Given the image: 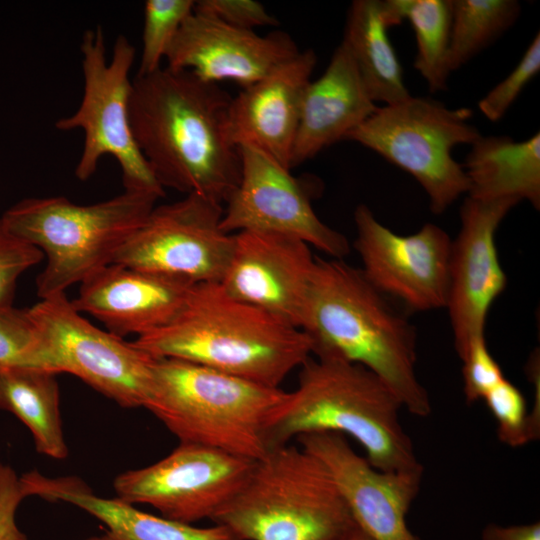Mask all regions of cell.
Segmentation results:
<instances>
[{
	"label": "cell",
	"mask_w": 540,
	"mask_h": 540,
	"mask_svg": "<svg viewBox=\"0 0 540 540\" xmlns=\"http://www.w3.org/2000/svg\"><path fill=\"white\" fill-rule=\"evenodd\" d=\"M463 362V390L466 401L474 403L505 377L491 355L485 337L474 341L461 358Z\"/></svg>",
	"instance_id": "33"
},
{
	"label": "cell",
	"mask_w": 540,
	"mask_h": 540,
	"mask_svg": "<svg viewBox=\"0 0 540 540\" xmlns=\"http://www.w3.org/2000/svg\"><path fill=\"white\" fill-rule=\"evenodd\" d=\"M56 375L39 368L0 367V409L12 413L29 429L38 453L61 460L69 450Z\"/></svg>",
	"instance_id": "25"
},
{
	"label": "cell",
	"mask_w": 540,
	"mask_h": 540,
	"mask_svg": "<svg viewBox=\"0 0 540 540\" xmlns=\"http://www.w3.org/2000/svg\"><path fill=\"white\" fill-rule=\"evenodd\" d=\"M282 31L259 35L195 12L184 21L166 56V66L217 83L233 80L243 88L261 80L299 54Z\"/></svg>",
	"instance_id": "18"
},
{
	"label": "cell",
	"mask_w": 540,
	"mask_h": 540,
	"mask_svg": "<svg viewBox=\"0 0 540 540\" xmlns=\"http://www.w3.org/2000/svg\"><path fill=\"white\" fill-rule=\"evenodd\" d=\"M288 392L176 358H155L144 408L180 443L253 461L266 452L264 432Z\"/></svg>",
	"instance_id": "5"
},
{
	"label": "cell",
	"mask_w": 540,
	"mask_h": 540,
	"mask_svg": "<svg viewBox=\"0 0 540 540\" xmlns=\"http://www.w3.org/2000/svg\"><path fill=\"white\" fill-rule=\"evenodd\" d=\"M539 71L540 34L537 33L511 73L479 100L481 113L491 122L501 120Z\"/></svg>",
	"instance_id": "31"
},
{
	"label": "cell",
	"mask_w": 540,
	"mask_h": 540,
	"mask_svg": "<svg viewBox=\"0 0 540 540\" xmlns=\"http://www.w3.org/2000/svg\"><path fill=\"white\" fill-rule=\"evenodd\" d=\"M316 63L312 49L300 51L232 98L228 128L237 147L253 146L291 169L302 100Z\"/></svg>",
	"instance_id": "20"
},
{
	"label": "cell",
	"mask_w": 540,
	"mask_h": 540,
	"mask_svg": "<svg viewBox=\"0 0 540 540\" xmlns=\"http://www.w3.org/2000/svg\"><path fill=\"white\" fill-rule=\"evenodd\" d=\"M519 202L514 198L479 200L467 196L461 206V227L451 245L445 306L460 359L474 341L484 337L491 305L506 288L495 235Z\"/></svg>",
	"instance_id": "15"
},
{
	"label": "cell",
	"mask_w": 540,
	"mask_h": 540,
	"mask_svg": "<svg viewBox=\"0 0 540 540\" xmlns=\"http://www.w3.org/2000/svg\"><path fill=\"white\" fill-rule=\"evenodd\" d=\"M376 109L351 55L341 42L324 73L310 81L304 92L291 168L345 140L347 134Z\"/></svg>",
	"instance_id": "21"
},
{
	"label": "cell",
	"mask_w": 540,
	"mask_h": 540,
	"mask_svg": "<svg viewBox=\"0 0 540 540\" xmlns=\"http://www.w3.org/2000/svg\"><path fill=\"white\" fill-rule=\"evenodd\" d=\"M354 222L361 271L379 292L417 312L445 308L452 245L445 230L426 223L416 233L399 235L364 204L356 207Z\"/></svg>",
	"instance_id": "13"
},
{
	"label": "cell",
	"mask_w": 540,
	"mask_h": 540,
	"mask_svg": "<svg viewBox=\"0 0 540 540\" xmlns=\"http://www.w3.org/2000/svg\"><path fill=\"white\" fill-rule=\"evenodd\" d=\"M25 498L15 470L0 464V540H28L16 522L17 509Z\"/></svg>",
	"instance_id": "35"
},
{
	"label": "cell",
	"mask_w": 540,
	"mask_h": 540,
	"mask_svg": "<svg viewBox=\"0 0 540 540\" xmlns=\"http://www.w3.org/2000/svg\"><path fill=\"white\" fill-rule=\"evenodd\" d=\"M300 329L315 357L359 364L379 377L409 413H431L416 373L415 328L361 269L342 259L316 257Z\"/></svg>",
	"instance_id": "2"
},
{
	"label": "cell",
	"mask_w": 540,
	"mask_h": 540,
	"mask_svg": "<svg viewBox=\"0 0 540 540\" xmlns=\"http://www.w3.org/2000/svg\"><path fill=\"white\" fill-rule=\"evenodd\" d=\"M193 0H147L144 4L142 51L136 75L159 68L184 21L194 9Z\"/></svg>",
	"instance_id": "28"
},
{
	"label": "cell",
	"mask_w": 540,
	"mask_h": 540,
	"mask_svg": "<svg viewBox=\"0 0 540 540\" xmlns=\"http://www.w3.org/2000/svg\"><path fill=\"white\" fill-rule=\"evenodd\" d=\"M391 28L382 0H354L347 12L342 43L373 102L384 105L410 96L388 37Z\"/></svg>",
	"instance_id": "24"
},
{
	"label": "cell",
	"mask_w": 540,
	"mask_h": 540,
	"mask_svg": "<svg viewBox=\"0 0 540 540\" xmlns=\"http://www.w3.org/2000/svg\"><path fill=\"white\" fill-rule=\"evenodd\" d=\"M232 97L217 83L167 66L135 75L129 120L135 142L165 190L224 205L241 176L229 134Z\"/></svg>",
	"instance_id": "1"
},
{
	"label": "cell",
	"mask_w": 540,
	"mask_h": 540,
	"mask_svg": "<svg viewBox=\"0 0 540 540\" xmlns=\"http://www.w3.org/2000/svg\"><path fill=\"white\" fill-rule=\"evenodd\" d=\"M80 52L83 74L80 105L72 115L55 123L58 130L80 129L84 134L75 176L81 181L88 180L99 161L110 155L120 166L124 190L163 197L165 190L141 154L130 126V71L135 47L126 36L119 35L107 60L103 28L98 25L84 32Z\"/></svg>",
	"instance_id": "9"
},
{
	"label": "cell",
	"mask_w": 540,
	"mask_h": 540,
	"mask_svg": "<svg viewBox=\"0 0 540 540\" xmlns=\"http://www.w3.org/2000/svg\"><path fill=\"white\" fill-rule=\"evenodd\" d=\"M194 284L181 277L111 263L80 283L71 303L114 335L137 338L170 323Z\"/></svg>",
	"instance_id": "19"
},
{
	"label": "cell",
	"mask_w": 540,
	"mask_h": 540,
	"mask_svg": "<svg viewBox=\"0 0 540 540\" xmlns=\"http://www.w3.org/2000/svg\"><path fill=\"white\" fill-rule=\"evenodd\" d=\"M482 540H540V524L488 525L482 532Z\"/></svg>",
	"instance_id": "36"
},
{
	"label": "cell",
	"mask_w": 540,
	"mask_h": 540,
	"mask_svg": "<svg viewBox=\"0 0 540 540\" xmlns=\"http://www.w3.org/2000/svg\"><path fill=\"white\" fill-rule=\"evenodd\" d=\"M238 148L241 176L223 207L224 232L287 235L334 259H342L349 253L346 237L320 220L305 188L289 169L253 146Z\"/></svg>",
	"instance_id": "14"
},
{
	"label": "cell",
	"mask_w": 540,
	"mask_h": 540,
	"mask_svg": "<svg viewBox=\"0 0 540 540\" xmlns=\"http://www.w3.org/2000/svg\"><path fill=\"white\" fill-rule=\"evenodd\" d=\"M159 199L127 190L89 205L62 196L26 198L7 209L0 223L45 255L46 265L36 279L37 295L43 299L65 293L113 263Z\"/></svg>",
	"instance_id": "6"
},
{
	"label": "cell",
	"mask_w": 540,
	"mask_h": 540,
	"mask_svg": "<svg viewBox=\"0 0 540 540\" xmlns=\"http://www.w3.org/2000/svg\"><path fill=\"white\" fill-rule=\"evenodd\" d=\"M223 205L198 194L155 205L113 263L197 283H220L234 235L221 228Z\"/></svg>",
	"instance_id": "12"
},
{
	"label": "cell",
	"mask_w": 540,
	"mask_h": 540,
	"mask_svg": "<svg viewBox=\"0 0 540 540\" xmlns=\"http://www.w3.org/2000/svg\"><path fill=\"white\" fill-rule=\"evenodd\" d=\"M43 257L39 249L15 238L0 223V305L13 304L17 280Z\"/></svg>",
	"instance_id": "32"
},
{
	"label": "cell",
	"mask_w": 540,
	"mask_h": 540,
	"mask_svg": "<svg viewBox=\"0 0 540 540\" xmlns=\"http://www.w3.org/2000/svg\"><path fill=\"white\" fill-rule=\"evenodd\" d=\"M449 69H460L518 20L517 0H451Z\"/></svg>",
	"instance_id": "27"
},
{
	"label": "cell",
	"mask_w": 540,
	"mask_h": 540,
	"mask_svg": "<svg viewBox=\"0 0 540 540\" xmlns=\"http://www.w3.org/2000/svg\"><path fill=\"white\" fill-rule=\"evenodd\" d=\"M483 400L497 423L502 442L518 447L538 437L539 427L528 415L522 392L506 378L489 390Z\"/></svg>",
	"instance_id": "29"
},
{
	"label": "cell",
	"mask_w": 540,
	"mask_h": 540,
	"mask_svg": "<svg viewBox=\"0 0 540 540\" xmlns=\"http://www.w3.org/2000/svg\"><path fill=\"white\" fill-rule=\"evenodd\" d=\"M85 540H115L109 533L88 537Z\"/></svg>",
	"instance_id": "38"
},
{
	"label": "cell",
	"mask_w": 540,
	"mask_h": 540,
	"mask_svg": "<svg viewBox=\"0 0 540 540\" xmlns=\"http://www.w3.org/2000/svg\"><path fill=\"white\" fill-rule=\"evenodd\" d=\"M297 441L326 467L354 523L372 540H420L410 531L406 517L419 492L423 469L378 470L340 433L305 434Z\"/></svg>",
	"instance_id": "16"
},
{
	"label": "cell",
	"mask_w": 540,
	"mask_h": 540,
	"mask_svg": "<svg viewBox=\"0 0 540 540\" xmlns=\"http://www.w3.org/2000/svg\"><path fill=\"white\" fill-rule=\"evenodd\" d=\"M233 235L222 287L234 298L300 329L316 265L310 246L270 232Z\"/></svg>",
	"instance_id": "17"
},
{
	"label": "cell",
	"mask_w": 540,
	"mask_h": 540,
	"mask_svg": "<svg viewBox=\"0 0 540 540\" xmlns=\"http://www.w3.org/2000/svg\"><path fill=\"white\" fill-rule=\"evenodd\" d=\"M400 401L367 368L335 358L310 356L301 366L297 388L288 392L267 424V451L293 438L321 432L349 435L378 470L423 469L400 421Z\"/></svg>",
	"instance_id": "4"
},
{
	"label": "cell",
	"mask_w": 540,
	"mask_h": 540,
	"mask_svg": "<svg viewBox=\"0 0 540 540\" xmlns=\"http://www.w3.org/2000/svg\"><path fill=\"white\" fill-rule=\"evenodd\" d=\"M40 333L29 308L0 305V367L36 368Z\"/></svg>",
	"instance_id": "30"
},
{
	"label": "cell",
	"mask_w": 540,
	"mask_h": 540,
	"mask_svg": "<svg viewBox=\"0 0 540 540\" xmlns=\"http://www.w3.org/2000/svg\"><path fill=\"white\" fill-rule=\"evenodd\" d=\"M473 111L452 109L430 97L377 107L345 140L357 142L412 175L426 192L433 214L445 212L469 191V180L452 150L480 136Z\"/></svg>",
	"instance_id": "8"
},
{
	"label": "cell",
	"mask_w": 540,
	"mask_h": 540,
	"mask_svg": "<svg viewBox=\"0 0 540 540\" xmlns=\"http://www.w3.org/2000/svg\"><path fill=\"white\" fill-rule=\"evenodd\" d=\"M392 26L408 20L416 39L414 68L430 92L447 89L451 33V0H383Z\"/></svg>",
	"instance_id": "26"
},
{
	"label": "cell",
	"mask_w": 540,
	"mask_h": 540,
	"mask_svg": "<svg viewBox=\"0 0 540 540\" xmlns=\"http://www.w3.org/2000/svg\"><path fill=\"white\" fill-rule=\"evenodd\" d=\"M20 480L27 497L78 507L103 523L115 540H240L223 525L195 527L143 512L118 498L99 497L77 477L52 478L30 471Z\"/></svg>",
	"instance_id": "22"
},
{
	"label": "cell",
	"mask_w": 540,
	"mask_h": 540,
	"mask_svg": "<svg viewBox=\"0 0 540 540\" xmlns=\"http://www.w3.org/2000/svg\"><path fill=\"white\" fill-rule=\"evenodd\" d=\"M193 10L227 25L246 30L279 24L264 5L255 0H199L195 1Z\"/></svg>",
	"instance_id": "34"
},
{
	"label": "cell",
	"mask_w": 540,
	"mask_h": 540,
	"mask_svg": "<svg viewBox=\"0 0 540 540\" xmlns=\"http://www.w3.org/2000/svg\"><path fill=\"white\" fill-rule=\"evenodd\" d=\"M240 540H335L355 523L326 467L301 447L271 449L211 519Z\"/></svg>",
	"instance_id": "7"
},
{
	"label": "cell",
	"mask_w": 540,
	"mask_h": 540,
	"mask_svg": "<svg viewBox=\"0 0 540 540\" xmlns=\"http://www.w3.org/2000/svg\"><path fill=\"white\" fill-rule=\"evenodd\" d=\"M30 311L40 333L36 368L72 374L122 408H144L154 357L93 325L66 293L43 298Z\"/></svg>",
	"instance_id": "10"
},
{
	"label": "cell",
	"mask_w": 540,
	"mask_h": 540,
	"mask_svg": "<svg viewBox=\"0 0 540 540\" xmlns=\"http://www.w3.org/2000/svg\"><path fill=\"white\" fill-rule=\"evenodd\" d=\"M335 540H372L365 532H363L356 524L346 533Z\"/></svg>",
	"instance_id": "37"
},
{
	"label": "cell",
	"mask_w": 540,
	"mask_h": 540,
	"mask_svg": "<svg viewBox=\"0 0 540 540\" xmlns=\"http://www.w3.org/2000/svg\"><path fill=\"white\" fill-rule=\"evenodd\" d=\"M253 460L198 444L180 443L163 459L114 479L116 498L146 504L170 520L212 519L244 487Z\"/></svg>",
	"instance_id": "11"
},
{
	"label": "cell",
	"mask_w": 540,
	"mask_h": 540,
	"mask_svg": "<svg viewBox=\"0 0 540 540\" xmlns=\"http://www.w3.org/2000/svg\"><path fill=\"white\" fill-rule=\"evenodd\" d=\"M132 343L154 358H176L269 387L312 356L301 329L231 296L220 283H197L167 325Z\"/></svg>",
	"instance_id": "3"
},
{
	"label": "cell",
	"mask_w": 540,
	"mask_h": 540,
	"mask_svg": "<svg viewBox=\"0 0 540 540\" xmlns=\"http://www.w3.org/2000/svg\"><path fill=\"white\" fill-rule=\"evenodd\" d=\"M469 180L467 196L479 200L514 198L540 207V133L523 141L509 136H480L462 164Z\"/></svg>",
	"instance_id": "23"
}]
</instances>
